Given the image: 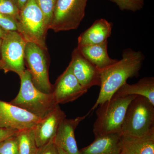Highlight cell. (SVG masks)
Wrapping results in <instances>:
<instances>
[{"mask_svg":"<svg viewBox=\"0 0 154 154\" xmlns=\"http://www.w3.org/2000/svg\"><path fill=\"white\" fill-rule=\"evenodd\" d=\"M20 10L14 0H0V13L11 15L19 19Z\"/></svg>","mask_w":154,"mask_h":154,"instance_id":"23","label":"cell"},{"mask_svg":"<svg viewBox=\"0 0 154 154\" xmlns=\"http://www.w3.org/2000/svg\"><path fill=\"white\" fill-rule=\"evenodd\" d=\"M122 135L110 134L95 137L90 145L80 150V154H121Z\"/></svg>","mask_w":154,"mask_h":154,"instance_id":"14","label":"cell"},{"mask_svg":"<svg viewBox=\"0 0 154 154\" xmlns=\"http://www.w3.org/2000/svg\"><path fill=\"white\" fill-rule=\"evenodd\" d=\"M48 30L44 15L36 0H28L20 11L17 32L27 42H33L48 50L46 38Z\"/></svg>","mask_w":154,"mask_h":154,"instance_id":"5","label":"cell"},{"mask_svg":"<svg viewBox=\"0 0 154 154\" xmlns=\"http://www.w3.org/2000/svg\"><path fill=\"white\" fill-rule=\"evenodd\" d=\"M135 95L122 96L115 94L109 100L100 104L94 125L95 136L110 134H121L122 127L128 107Z\"/></svg>","mask_w":154,"mask_h":154,"instance_id":"2","label":"cell"},{"mask_svg":"<svg viewBox=\"0 0 154 154\" xmlns=\"http://www.w3.org/2000/svg\"><path fill=\"white\" fill-rule=\"evenodd\" d=\"M53 140L38 148L36 154H60L58 148L54 142Z\"/></svg>","mask_w":154,"mask_h":154,"instance_id":"25","label":"cell"},{"mask_svg":"<svg viewBox=\"0 0 154 154\" xmlns=\"http://www.w3.org/2000/svg\"><path fill=\"white\" fill-rule=\"evenodd\" d=\"M144 59V55L140 51L128 48L123 51L120 60L100 69V92L90 112L109 100L129 78L138 76Z\"/></svg>","mask_w":154,"mask_h":154,"instance_id":"1","label":"cell"},{"mask_svg":"<svg viewBox=\"0 0 154 154\" xmlns=\"http://www.w3.org/2000/svg\"><path fill=\"white\" fill-rule=\"evenodd\" d=\"M17 133L0 142V154H19Z\"/></svg>","mask_w":154,"mask_h":154,"instance_id":"20","label":"cell"},{"mask_svg":"<svg viewBox=\"0 0 154 154\" xmlns=\"http://www.w3.org/2000/svg\"><path fill=\"white\" fill-rule=\"evenodd\" d=\"M58 148L60 154H69L66 152H65L64 151H63V150L62 149L59 148Z\"/></svg>","mask_w":154,"mask_h":154,"instance_id":"29","label":"cell"},{"mask_svg":"<svg viewBox=\"0 0 154 154\" xmlns=\"http://www.w3.org/2000/svg\"><path fill=\"white\" fill-rule=\"evenodd\" d=\"M19 131L0 128V142L11 136L16 134Z\"/></svg>","mask_w":154,"mask_h":154,"instance_id":"26","label":"cell"},{"mask_svg":"<svg viewBox=\"0 0 154 154\" xmlns=\"http://www.w3.org/2000/svg\"><path fill=\"white\" fill-rule=\"evenodd\" d=\"M7 31L3 29L2 27L0 26V39H2L4 37L7 33Z\"/></svg>","mask_w":154,"mask_h":154,"instance_id":"28","label":"cell"},{"mask_svg":"<svg viewBox=\"0 0 154 154\" xmlns=\"http://www.w3.org/2000/svg\"><path fill=\"white\" fill-rule=\"evenodd\" d=\"M122 154H154V132L141 137L122 136Z\"/></svg>","mask_w":154,"mask_h":154,"instance_id":"17","label":"cell"},{"mask_svg":"<svg viewBox=\"0 0 154 154\" xmlns=\"http://www.w3.org/2000/svg\"><path fill=\"white\" fill-rule=\"evenodd\" d=\"M115 94L122 96L135 95L146 97L154 105V78L145 77L138 82L129 85L125 83Z\"/></svg>","mask_w":154,"mask_h":154,"instance_id":"18","label":"cell"},{"mask_svg":"<svg viewBox=\"0 0 154 154\" xmlns=\"http://www.w3.org/2000/svg\"><path fill=\"white\" fill-rule=\"evenodd\" d=\"M19 154H36V145L34 128L19 131L17 134Z\"/></svg>","mask_w":154,"mask_h":154,"instance_id":"19","label":"cell"},{"mask_svg":"<svg viewBox=\"0 0 154 154\" xmlns=\"http://www.w3.org/2000/svg\"><path fill=\"white\" fill-rule=\"evenodd\" d=\"M108 42L101 44L78 47L82 55L99 69L105 68L115 63L117 60L111 58L107 52Z\"/></svg>","mask_w":154,"mask_h":154,"instance_id":"16","label":"cell"},{"mask_svg":"<svg viewBox=\"0 0 154 154\" xmlns=\"http://www.w3.org/2000/svg\"></svg>","mask_w":154,"mask_h":154,"instance_id":"32","label":"cell"},{"mask_svg":"<svg viewBox=\"0 0 154 154\" xmlns=\"http://www.w3.org/2000/svg\"><path fill=\"white\" fill-rule=\"evenodd\" d=\"M69 65L75 76L84 88L88 90L94 86L100 87V69L86 59L77 47L72 53V59Z\"/></svg>","mask_w":154,"mask_h":154,"instance_id":"11","label":"cell"},{"mask_svg":"<svg viewBox=\"0 0 154 154\" xmlns=\"http://www.w3.org/2000/svg\"><path fill=\"white\" fill-rule=\"evenodd\" d=\"M115 3L121 11L136 12L143 8L144 0H109Z\"/></svg>","mask_w":154,"mask_h":154,"instance_id":"22","label":"cell"},{"mask_svg":"<svg viewBox=\"0 0 154 154\" xmlns=\"http://www.w3.org/2000/svg\"><path fill=\"white\" fill-rule=\"evenodd\" d=\"M88 0H57L49 29L55 32L77 29L85 17Z\"/></svg>","mask_w":154,"mask_h":154,"instance_id":"7","label":"cell"},{"mask_svg":"<svg viewBox=\"0 0 154 154\" xmlns=\"http://www.w3.org/2000/svg\"><path fill=\"white\" fill-rule=\"evenodd\" d=\"M27 42L17 31H7L1 46V60L5 73L12 72L20 77L25 71V51Z\"/></svg>","mask_w":154,"mask_h":154,"instance_id":"8","label":"cell"},{"mask_svg":"<svg viewBox=\"0 0 154 154\" xmlns=\"http://www.w3.org/2000/svg\"><path fill=\"white\" fill-rule=\"evenodd\" d=\"M41 119L10 102L0 100V128L18 131L31 129Z\"/></svg>","mask_w":154,"mask_h":154,"instance_id":"9","label":"cell"},{"mask_svg":"<svg viewBox=\"0 0 154 154\" xmlns=\"http://www.w3.org/2000/svg\"><path fill=\"white\" fill-rule=\"evenodd\" d=\"M154 132V105L137 96L128 107L122 127V136L141 137Z\"/></svg>","mask_w":154,"mask_h":154,"instance_id":"3","label":"cell"},{"mask_svg":"<svg viewBox=\"0 0 154 154\" xmlns=\"http://www.w3.org/2000/svg\"><path fill=\"white\" fill-rule=\"evenodd\" d=\"M4 63L2 61L0 60V69L3 70L4 68Z\"/></svg>","mask_w":154,"mask_h":154,"instance_id":"30","label":"cell"},{"mask_svg":"<svg viewBox=\"0 0 154 154\" xmlns=\"http://www.w3.org/2000/svg\"><path fill=\"white\" fill-rule=\"evenodd\" d=\"M19 78L21 85L19 93L10 103L39 118H43L57 105L53 95L38 90L33 85L31 75L27 69Z\"/></svg>","mask_w":154,"mask_h":154,"instance_id":"4","label":"cell"},{"mask_svg":"<svg viewBox=\"0 0 154 154\" xmlns=\"http://www.w3.org/2000/svg\"><path fill=\"white\" fill-rule=\"evenodd\" d=\"M57 1V0H36V3L43 13L45 24L48 29Z\"/></svg>","mask_w":154,"mask_h":154,"instance_id":"21","label":"cell"},{"mask_svg":"<svg viewBox=\"0 0 154 154\" xmlns=\"http://www.w3.org/2000/svg\"><path fill=\"white\" fill-rule=\"evenodd\" d=\"M0 26L7 31H17L18 20L11 15L0 13Z\"/></svg>","mask_w":154,"mask_h":154,"instance_id":"24","label":"cell"},{"mask_svg":"<svg viewBox=\"0 0 154 154\" xmlns=\"http://www.w3.org/2000/svg\"><path fill=\"white\" fill-rule=\"evenodd\" d=\"M47 51L38 45L27 42L24 59L34 85L43 93L51 94L52 93L53 85L49 80Z\"/></svg>","mask_w":154,"mask_h":154,"instance_id":"6","label":"cell"},{"mask_svg":"<svg viewBox=\"0 0 154 154\" xmlns=\"http://www.w3.org/2000/svg\"><path fill=\"white\" fill-rule=\"evenodd\" d=\"M66 114L57 104L34 128L36 145L39 148L54 138L61 122L66 118Z\"/></svg>","mask_w":154,"mask_h":154,"instance_id":"12","label":"cell"},{"mask_svg":"<svg viewBox=\"0 0 154 154\" xmlns=\"http://www.w3.org/2000/svg\"><path fill=\"white\" fill-rule=\"evenodd\" d=\"M90 113V111L83 116L71 119L66 118L62 120L53 140L54 142L58 148L69 154H80V150L78 149L75 138V130Z\"/></svg>","mask_w":154,"mask_h":154,"instance_id":"13","label":"cell"},{"mask_svg":"<svg viewBox=\"0 0 154 154\" xmlns=\"http://www.w3.org/2000/svg\"><path fill=\"white\" fill-rule=\"evenodd\" d=\"M81 85L69 65L53 85L52 94L57 104L72 102L88 92Z\"/></svg>","mask_w":154,"mask_h":154,"instance_id":"10","label":"cell"},{"mask_svg":"<svg viewBox=\"0 0 154 154\" xmlns=\"http://www.w3.org/2000/svg\"><path fill=\"white\" fill-rule=\"evenodd\" d=\"M16 5L19 10H21V9L23 8V6L25 5V4L27 2L28 0H14Z\"/></svg>","mask_w":154,"mask_h":154,"instance_id":"27","label":"cell"},{"mask_svg":"<svg viewBox=\"0 0 154 154\" xmlns=\"http://www.w3.org/2000/svg\"><path fill=\"white\" fill-rule=\"evenodd\" d=\"M2 39H0V60H1V46H2Z\"/></svg>","mask_w":154,"mask_h":154,"instance_id":"31","label":"cell"},{"mask_svg":"<svg viewBox=\"0 0 154 154\" xmlns=\"http://www.w3.org/2000/svg\"><path fill=\"white\" fill-rule=\"evenodd\" d=\"M112 24L105 19L96 20L93 25L81 33L78 46L101 44L107 41L112 32Z\"/></svg>","mask_w":154,"mask_h":154,"instance_id":"15","label":"cell"}]
</instances>
